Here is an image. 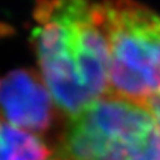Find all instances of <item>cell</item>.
I'll return each mask as SVG.
<instances>
[{
	"label": "cell",
	"instance_id": "7a4b0ae2",
	"mask_svg": "<svg viewBox=\"0 0 160 160\" xmlns=\"http://www.w3.org/2000/svg\"><path fill=\"white\" fill-rule=\"evenodd\" d=\"M62 160H160V128L141 103L107 93L71 117Z\"/></svg>",
	"mask_w": 160,
	"mask_h": 160
},
{
	"label": "cell",
	"instance_id": "6da1fadb",
	"mask_svg": "<svg viewBox=\"0 0 160 160\" xmlns=\"http://www.w3.org/2000/svg\"><path fill=\"white\" fill-rule=\"evenodd\" d=\"M32 44L56 106L73 117L108 92L101 0H35Z\"/></svg>",
	"mask_w": 160,
	"mask_h": 160
},
{
	"label": "cell",
	"instance_id": "8992f818",
	"mask_svg": "<svg viewBox=\"0 0 160 160\" xmlns=\"http://www.w3.org/2000/svg\"><path fill=\"white\" fill-rule=\"evenodd\" d=\"M144 106L150 111V113L152 115L154 120L160 128V91L158 93H155L152 97H150L145 102Z\"/></svg>",
	"mask_w": 160,
	"mask_h": 160
},
{
	"label": "cell",
	"instance_id": "52a82bcc",
	"mask_svg": "<svg viewBox=\"0 0 160 160\" xmlns=\"http://www.w3.org/2000/svg\"><path fill=\"white\" fill-rule=\"evenodd\" d=\"M58 160H62V159H58Z\"/></svg>",
	"mask_w": 160,
	"mask_h": 160
},
{
	"label": "cell",
	"instance_id": "3957f363",
	"mask_svg": "<svg viewBox=\"0 0 160 160\" xmlns=\"http://www.w3.org/2000/svg\"><path fill=\"white\" fill-rule=\"evenodd\" d=\"M108 92L141 105L160 91V13L138 0H101Z\"/></svg>",
	"mask_w": 160,
	"mask_h": 160
},
{
	"label": "cell",
	"instance_id": "5b68a950",
	"mask_svg": "<svg viewBox=\"0 0 160 160\" xmlns=\"http://www.w3.org/2000/svg\"><path fill=\"white\" fill-rule=\"evenodd\" d=\"M52 150L33 132L0 120V160H51Z\"/></svg>",
	"mask_w": 160,
	"mask_h": 160
},
{
	"label": "cell",
	"instance_id": "277c9868",
	"mask_svg": "<svg viewBox=\"0 0 160 160\" xmlns=\"http://www.w3.org/2000/svg\"><path fill=\"white\" fill-rule=\"evenodd\" d=\"M56 107L34 71L18 68L0 76V117L8 124L29 132H48L57 118Z\"/></svg>",
	"mask_w": 160,
	"mask_h": 160
}]
</instances>
